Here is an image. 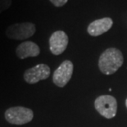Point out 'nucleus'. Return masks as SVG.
Wrapping results in <instances>:
<instances>
[{
	"mask_svg": "<svg viewBox=\"0 0 127 127\" xmlns=\"http://www.w3.org/2000/svg\"><path fill=\"white\" fill-rule=\"evenodd\" d=\"M123 62L122 53L116 48H109L100 55L98 67L104 75H112L121 68Z\"/></svg>",
	"mask_w": 127,
	"mask_h": 127,
	"instance_id": "nucleus-1",
	"label": "nucleus"
},
{
	"mask_svg": "<svg viewBox=\"0 0 127 127\" xmlns=\"http://www.w3.org/2000/svg\"><path fill=\"white\" fill-rule=\"evenodd\" d=\"M36 26L32 22L15 23L6 30V36L13 40H25L35 34Z\"/></svg>",
	"mask_w": 127,
	"mask_h": 127,
	"instance_id": "nucleus-2",
	"label": "nucleus"
},
{
	"mask_svg": "<svg viewBox=\"0 0 127 127\" xmlns=\"http://www.w3.org/2000/svg\"><path fill=\"white\" fill-rule=\"evenodd\" d=\"M5 119L7 122L13 125H24L33 120L34 112L24 107H12L5 112Z\"/></svg>",
	"mask_w": 127,
	"mask_h": 127,
	"instance_id": "nucleus-3",
	"label": "nucleus"
},
{
	"mask_svg": "<svg viewBox=\"0 0 127 127\" xmlns=\"http://www.w3.org/2000/svg\"><path fill=\"white\" fill-rule=\"evenodd\" d=\"M94 107L99 114L105 118H113L117 114V102L113 96L102 95L94 101Z\"/></svg>",
	"mask_w": 127,
	"mask_h": 127,
	"instance_id": "nucleus-4",
	"label": "nucleus"
},
{
	"mask_svg": "<svg viewBox=\"0 0 127 127\" xmlns=\"http://www.w3.org/2000/svg\"><path fill=\"white\" fill-rule=\"evenodd\" d=\"M73 71H74V65L72 62L70 60H65L53 72V82L58 87H64L71 79Z\"/></svg>",
	"mask_w": 127,
	"mask_h": 127,
	"instance_id": "nucleus-5",
	"label": "nucleus"
},
{
	"mask_svg": "<svg viewBox=\"0 0 127 127\" xmlns=\"http://www.w3.org/2000/svg\"><path fill=\"white\" fill-rule=\"evenodd\" d=\"M50 75V67L46 64H38L35 66L27 69L24 72L25 81L31 85L36 84L40 80H46Z\"/></svg>",
	"mask_w": 127,
	"mask_h": 127,
	"instance_id": "nucleus-6",
	"label": "nucleus"
},
{
	"mask_svg": "<svg viewBox=\"0 0 127 127\" xmlns=\"http://www.w3.org/2000/svg\"><path fill=\"white\" fill-rule=\"evenodd\" d=\"M69 39L63 31L53 32L49 38V49L53 55H60L68 46Z\"/></svg>",
	"mask_w": 127,
	"mask_h": 127,
	"instance_id": "nucleus-7",
	"label": "nucleus"
},
{
	"mask_svg": "<svg viewBox=\"0 0 127 127\" xmlns=\"http://www.w3.org/2000/svg\"><path fill=\"white\" fill-rule=\"evenodd\" d=\"M113 21L110 17H103L98 20H95L88 26L87 32L90 35L93 37L99 36L106 33L112 28Z\"/></svg>",
	"mask_w": 127,
	"mask_h": 127,
	"instance_id": "nucleus-8",
	"label": "nucleus"
},
{
	"mask_svg": "<svg viewBox=\"0 0 127 127\" xmlns=\"http://www.w3.org/2000/svg\"><path fill=\"white\" fill-rule=\"evenodd\" d=\"M40 53L39 45L32 41H26L19 44L16 48V55L18 58L25 59L30 57H37Z\"/></svg>",
	"mask_w": 127,
	"mask_h": 127,
	"instance_id": "nucleus-9",
	"label": "nucleus"
},
{
	"mask_svg": "<svg viewBox=\"0 0 127 127\" xmlns=\"http://www.w3.org/2000/svg\"><path fill=\"white\" fill-rule=\"evenodd\" d=\"M12 0H0V14L7 10L12 5Z\"/></svg>",
	"mask_w": 127,
	"mask_h": 127,
	"instance_id": "nucleus-10",
	"label": "nucleus"
},
{
	"mask_svg": "<svg viewBox=\"0 0 127 127\" xmlns=\"http://www.w3.org/2000/svg\"><path fill=\"white\" fill-rule=\"evenodd\" d=\"M53 6L57 7H63L64 5H66L68 2V0H49Z\"/></svg>",
	"mask_w": 127,
	"mask_h": 127,
	"instance_id": "nucleus-11",
	"label": "nucleus"
},
{
	"mask_svg": "<svg viewBox=\"0 0 127 127\" xmlns=\"http://www.w3.org/2000/svg\"><path fill=\"white\" fill-rule=\"evenodd\" d=\"M126 107H127V98H126Z\"/></svg>",
	"mask_w": 127,
	"mask_h": 127,
	"instance_id": "nucleus-12",
	"label": "nucleus"
}]
</instances>
